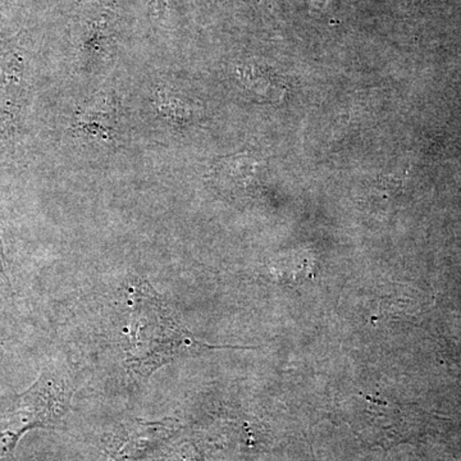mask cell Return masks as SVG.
<instances>
[{
    "mask_svg": "<svg viewBox=\"0 0 461 461\" xmlns=\"http://www.w3.org/2000/svg\"><path fill=\"white\" fill-rule=\"evenodd\" d=\"M69 393L62 379L44 372L32 387L18 395L14 409L0 418V461L14 455L18 439L27 430L48 427L62 417Z\"/></svg>",
    "mask_w": 461,
    "mask_h": 461,
    "instance_id": "obj_2",
    "label": "cell"
},
{
    "mask_svg": "<svg viewBox=\"0 0 461 461\" xmlns=\"http://www.w3.org/2000/svg\"><path fill=\"white\" fill-rule=\"evenodd\" d=\"M177 429V421L133 420L115 437L111 461H138L151 448L169 438Z\"/></svg>",
    "mask_w": 461,
    "mask_h": 461,
    "instance_id": "obj_3",
    "label": "cell"
},
{
    "mask_svg": "<svg viewBox=\"0 0 461 461\" xmlns=\"http://www.w3.org/2000/svg\"><path fill=\"white\" fill-rule=\"evenodd\" d=\"M0 288L7 291L12 288L11 280H9L7 259H5L2 236H0Z\"/></svg>",
    "mask_w": 461,
    "mask_h": 461,
    "instance_id": "obj_4",
    "label": "cell"
},
{
    "mask_svg": "<svg viewBox=\"0 0 461 461\" xmlns=\"http://www.w3.org/2000/svg\"><path fill=\"white\" fill-rule=\"evenodd\" d=\"M0 344H2V341H0Z\"/></svg>",
    "mask_w": 461,
    "mask_h": 461,
    "instance_id": "obj_5",
    "label": "cell"
},
{
    "mask_svg": "<svg viewBox=\"0 0 461 461\" xmlns=\"http://www.w3.org/2000/svg\"><path fill=\"white\" fill-rule=\"evenodd\" d=\"M131 300L126 363L133 375L147 378L177 357H195L213 348L198 341L178 323L171 308L148 281L133 285Z\"/></svg>",
    "mask_w": 461,
    "mask_h": 461,
    "instance_id": "obj_1",
    "label": "cell"
}]
</instances>
